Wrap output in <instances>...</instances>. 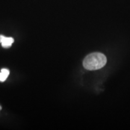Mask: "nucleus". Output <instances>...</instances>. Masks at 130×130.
Wrapping results in <instances>:
<instances>
[{
    "label": "nucleus",
    "instance_id": "1",
    "mask_svg": "<svg viewBox=\"0 0 130 130\" xmlns=\"http://www.w3.org/2000/svg\"><path fill=\"white\" fill-rule=\"evenodd\" d=\"M107 63V57L101 53H93L87 55L83 60V66L89 71L100 69Z\"/></svg>",
    "mask_w": 130,
    "mask_h": 130
},
{
    "label": "nucleus",
    "instance_id": "2",
    "mask_svg": "<svg viewBox=\"0 0 130 130\" xmlns=\"http://www.w3.org/2000/svg\"><path fill=\"white\" fill-rule=\"evenodd\" d=\"M14 42V39L12 37H6L4 36L1 42L2 46L4 48H9L12 46V43Z\"/></svg>",
    "mask_w": 130,
    "mask_h": 130
},
{
    "label": "nucleus",
    "instance_id": "3",
    "mask_svg": "<svg viewBox=\"0 0 130 130\" xmlns=\"http://www.w3.org/2000/svg\"><path fill=\"white\" fill-rule=\"evenodd\" d=\"M10 74V71L7 69H2L0 72V81L4 82L7 79Z\"/></svg>",
    "mask_w": 130,
    "mask_h": 130
},
{
    "label": "nucleus",
    "instance_id": "4",
    "mask_svg": "<svg viewBox=\"0 0 130 130\" xmlns=\"http://www.w3.org/2000/svg\"><path fill=\"white\" fill-rule=\"evenodd\" d=\"M4 36L0 35V43H1V42H2L3 39V37H4Z\"/></svg>",
    "mask_w": 130,
    "mask_h": 130
},
{
    "label": "nucleus",
    "instance_id": "5",
    "mask_svg": "<svg viewBox=\"0 0 130 130\" xmlns=\"http://www.w3.org/2000/svg\"><path fill=\"white\" fill-rule=\"evenodd\" d=\"M1 108H2V107H1V105H0V110H1Z\"/></svg>",
    "mask_w": 130,
    "mask_h": 130
}]
</instances>
